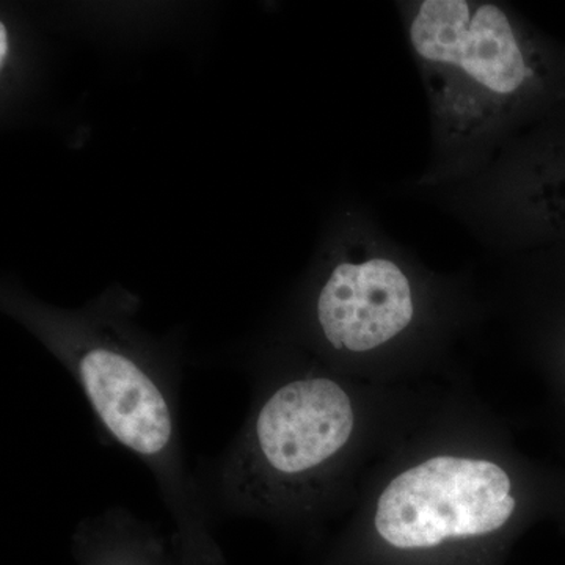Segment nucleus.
<instances>
[{"label":"nucleus","mask_w":565,"mask_h":565,"mask_svg":"<svg viewBox=\"0 0 565 565\" xmlns=\"http://www.w3.org/2000/svg\"><path fill=\"white\" fill-rule=\"evenodd\" d=\"M411 41L438 117L457 136L487 128L533 77L511 18L494 3L424 0Z\"/></svg>","instance_id":"f257e3e1"},{"label":"nucleus","mask_w":565,"mask_h":565,"mask_svg":"<svg viewBox=\"0 0 565 565\" xmlns=\"http://www.w3.org/2000/svg\"><path fill=\"white\" fill-rule=\"evenodd\" d=\"M515 511L508 473L487 460L438 456L404 471L379 498L374 526L399 550L500 530Z\"/></svg>","instance_id":"f03ea898"},{"label":"nucleus","mask_w":565,"mask_h":565,"mask_svg":"<svg viewBox=\"0 0 565 565\" xmlns=\"http://www.w3.org/2000/svg\"><path fill=\"white\" fill-rule=\"evenodd\" d=\"M353 427L351 397L337 382L313 377L282 385L259 408L237 475L310 473L348 445Z\"/></svg>","instance_id":"7ed1b4c3"},{"label":"nucleus","mask_w":565,"mask_h":565,"mask_svg":"<svg viewBox=\"0 0 565 565\" xmlns=\"http://www.w3.org/2000/svg\"><path fill=\"white\" fill-rule=\"evenodd\" d=\"M85 396L111 437L151 467L174 452L172 408L161 385L134 356L107 344H90L76 356Z\"/></svg>","instance_id":"20e7f679"},{"label":"nucleus","mask_w":565,"mask_h":565,"mask_svg":"<svg viewBox=\"0 0 565 565\" xmlns=\"http://www.w3.org/2000/svg\"><path fill=\"white\" fill-rule=\"evenodd\" d=\"M412 318L411 282L388 259L340 264L319 294V323L334 349L371 351L403 332Z\"/></svg>","instance_id":"39448f33"},{"label":"nucleus","mask_w":565,"mask_h":565,"mask_svg":"<svg viewBox=\"0 0 565 565\" xmlns=\"http://www.w3.org/2000/svg\"><path fill=\"white\" fill-rule=\"evenodd\" d=\"M7 52H9V39H7L6 25L2 24V33H0V58L6 62Z\"/></svg>","instance_id":"423d86ee"}]
</instances>
